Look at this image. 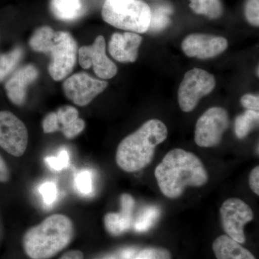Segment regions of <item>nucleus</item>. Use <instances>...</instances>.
Here are the masks:
<instances>
[{
  "mask_svg": "<svg viewBox=\"0 0 259 259\" xmlns=\"http://www.w3.org/2000/svg\"><path fill=\"white\" fill-rule=\"evenodd\" d=\"M155 177L167 198H179L187 187H201L209 175L200 158L194 153L175 148L166 153L155 169Z\"/></svg>",
  "mask_w": 259,
  "mask_h": 259,
  "instance_id": "nucleus-1",
  "label": "nucleus"
},
{
  "mask_svg": "<svg viewBox=\"0 0 259 259\" xmlns=\"http://www.w3.org/2000/svg\"><path fill=\"white\" fill-rule=\"evenodd\" d=\"M74 232V223L69 217L52 214L25 232L24 251L30 259H50L71 243Z\"/></svg>",
  "mask_w": 259,
  "mask_h": 259,
  "instance_id": "nucleus-2",
  "label": "nucleus"
},
{
  "mask_svg": "<svg viewBox=\"0 0 259 259\" xmlns=\"http://www.w3.org/2000/svg\"><path fill=\"white\" fill-rule=\"evenodd\" d=\"M168 136V129L161 120L153 119L122 140L116 152V163L126 172L143 169L152 161L155 148Z\"/></svg>",
  "mask_w": 259,
  "mask_h": 259,
  "instance_id": "nucleus-3",
  "label": "nucleus"
},
{
  "mask_svg": "<svg viewBox=\"0 0 259 259\" xmlns=\"http://www.w3.org/2000/svg\"><path fill=\"white\" fill-rule=\"evenodd\" d=\"M102 17L115 28L144 33L149 28L151 9L141 0H106L102 7Z\"/></svg>",
  "mask_w": 259,
  "mask_h": 259,
  "instance_id": "nucleus-4",
  "label": "nucleus"
},
{
  "mask_svg": "<svg viewBox=\"0 0 259 259\" xmlns=\"http://www.w3.org/2000/svg\"><path fill=\"white\" fill-rule=\"evenodd\" d=\"M77 44L68 32H56L46 54L51 55L49 72L55 81H61L72 72L76 61Z\"/></svg>",
  "mask_w": 259,
  "mask_h": 259,
  "instance_id": "nucleus-5",
  "label": "nucleus"
},
{
  "mask_svg": "<svg viewBox=\"0 0 259 259\" xmlns=\"http://www.w3.org/2000/svg\"><path fill=\"white\" fill-rule=\"evenodd\" d=\"M213 75L203 69L194 68L186 73L178 91L179 105L185 112H192L202 97L215 88Z\"/></svg>",
  "mask_w": 259,
  "mask_h": 259,
  "instance_id": "nucleus-6",
  "label": "nucleus"
},
{
  "mask_svg": "<svg viewBox=\"0 0 259 259\" xmlns=\"http://www.w3.org/2000/svg\"><path fill=\"white\" fill-rule=\"evenodd\" d=\"M228 112L219 107H211L201 116L196 124L194 141L202 148L217 146L229 127Z\"/></svg>",
  "mask_w": 259,
  "mask_h": 259,
  "instance_id": "nucleus-7",
  "label": "nucleus"
},
{
  "mask_svg": "<svg viewBox=\"0 0 259 259\" xmlns=\"http://www.w3.org/2000/svg\"><path fill=\"white\" fill-rule=\"evenodd\" d=\"M28 131L11 112L0 111V147L15 157L23 156L28 145Z\"/></svg>",
  "mask_w": 259,
  "mask_h": 259,
  "instance_id": "nucleus-8",
  "label": "nucleus"
},
{
  "mask_svg": "<svg viewBox=\"0 0 259 259\" xmlns=\"http://www.w3.org/2000/svg\"><path fill=\"white\" fill-rule=\"evenodd\" d=\"M221 222L227 236L238 243L245 241L244 226L253 219V212L248 204L241 199L231 198L221 206Z\"/></svg>",
  "mask_w": 259,
  "mask_h": 259,
  "instance_id": "nucleus-9",
  "label": "nucleus"
},
{
  "mask_svg": "<svg viewBox=\"0 0 259 259\" xmlns=\"http://www.w3.org/2000/svg\"><path fill=\"white\" fill-rule=\"evenodd\" d=\"M78 56L80 66L85 69L93 66L95 74L100 79H112L117 74V66L107 57L105 39L102 35L97 36L93 45L80 48Z\"/></svg>",
  "mask_w": 259,
  "mask_h": 259,
  "instance_id": "nucleus-10",
  "label": "nucleus"
},
{
  "mask_svg": "<svg viewBox=\"0 0 259 259\" xmlns=\"http://www.w3.org/2000/svg\"><path fill=\"white\" fill-rule=\"evenodd\" d=\"M107 85L108 83L106 81L95 79L86 73L81 72L66 79L63 88L69 100L78 106L83 107L101 94L107 88Z\"/></svg>",
  "mask_w": 259,
  "mask_h": 259,
  "instance_id": "nucleus-11",
  "label": "nucleus"
},
{
  "mask_svg": "<svg viewBox=\"0 0 259 259\" xmlns=\"http://www.w3.org/2000/svg\"><path fill=\"white\" fill-rule=\"evenodd\" d=\"M182 48L189 57L207 59L224 52L228 48V41L223 37L205 34H192L182 42Z\"/></svg>",
  "mask_w": 259,
  "mask_h": 259,
  "instance_id": "nucleus-12",
  "label": "nucleus"
},
{
  "mask_svg": "<svg viewBox=\"0 0 259 259\" xmlns=\"http://www.w3.org/2000/svg\"><path fill=\"white\" fill-rule=\"evenodd\" d=\"M141 42L142 37L136 32H115L109 42V52L119 62H135Z\"/></svg>",
  "mask_w": 259,
  "mask_h": 259,
  "instance_id": "nucleus-13",
  "label": "nucleus"
},
{
  "mask_svg": "<svg viewBox=\"0 0 259 259\" xmlns=\"http://www.w3.org/2000/svg\"><path fill=\"white\" fill-rule=\"evenodd\" d=\"M38 76L34 65L28 64L13 73L5 83V90L10 101L16 105H23L26 98L27 88Z\"/></svg>",
  "mask_w": 259,
  "mask_h": 259,
  "instance_id": "nucleus-14",
  "label": "nucleus"
},
{
  "mask_svg": "<svg viewBox=\"0 0 259 259\" xmlns=\"http://www.w3.org/2000/svg\"><path fill=\"white\" fill-rule=\"evenodd\" d=\"M121 211L109 212L104 218L107 231L114 236H120L131 228L135 199L131 194H123L120 197Z\"/></svg>",
  "mask_w": 259,
  "mask_h": 259,
  "instance_id": "nucleus-15",
  "label": "nucleus"
},
{
  "mask_svg": "<svg viewBox=\"0 0 259 259\" xmlns=\"http://www.w3.org/2000/svg\"><path fill=\"white\" fill-rule=\"evenodd\" d=\"M56 115L58 131H61L66 139H74L85 128L84 121L79 118V112L74 107H61Z\"/></svg>",
  "mask_w": 259,
  "mask_h": 259,
  "instance_id": "nucleus-16",
  "label": "nucleus"
},
{
  "mask_svg": "<svg viewBox=\"0 0 259 259\" xmlns=\"http://www.w3.org/2000/svg\"><path fill=\"white\" fill-rule=\"evenodd\" d=\"M212 250L217 259H256L249 250L227 235L214 240Z\"/></svg>",
  "mask_w": 259,
  "mask_h": 259,
  "instance_id": "nucleus-17",
  "label": "nucleus"
},
{
  "mask_svg": "<svg viewBox=\"0 0 259 259\" xmlns=\"http://www.w3.org/2000/svg\"><path fill=\"white\" fill-rule=\"evenodd\" d=\"M51 9L59 20L71 21L81 15L82 5L81 0H51Z\"/></svg>",
  "mask_w": 259,
  "mask_h": 259,
  "instance_id": "nucleus-18",
  "label": "nucleus"
},
{
  "mask_svg": "<svg viewBox=\"0 0 259 259\" xmlns=\"http://www.w3.org/2000/svg\"><path fill=\"white\" fill-rule=\"evenodd\" d=\"M190 7L194 13L209 19L221 18L223 13L221 0H190Z\"/></svg>",
  "mask_w": 259,
  "mask_h": 259,
  "instance_id": "nucleus-19",
  "label": "nucleus"
},
{
  "mask_svg": "<svg viewBox=\"0 0 259 259\" xmlns=\"http://www.w3.org/2000/svg\"><path fill=\"white\" fill-rule=\"evenodd\" d=\"M258 112L245 110L243 114L238 115L235 120V133L237 138L243 139L258 125Z\"/></svg>",
  "mask_w": 259,
  "mask_h": 259,
  "instance_id": "nucleus-20",
  "label": "nucleus"
},
{
  "mask_svg": "<svg viewBox=\"0 0 259 259\" xmlns=\"http://www.w3.org/2000/svg\"><path fill=\"white\" fill-rule=\"evenodd\" d=\"M23 56V49L15 47L11 51L0 54V82L4 81L17 67Z\"/></svg>",
  "mask_w": 259,
  "mask_h": 259,
  "instance_id": "nucleus-21",
  "label": "nucleus"
},
{
  "mask_svg": "<svg viewBox=\"0 0 259 259\" xmlns=\"http://www.w3.org/2000/svg\"><path fill=\"white\" fill-rule=\"evenodd\" d=\"M55 32L49 26H42L37 28L29 40L30 48L36 52L46 54L48 48H49L53 41Z\"/></svg>",
  "mask_w": 259,
  "mask_h": 259,
  "instance_id": "nucleus-22",
  "label": "nucleus"
},
{
  "mask_svg": "<svg viewBox=\"0 0 259 259\" xmlns=\"http://www.w3.org/2000/svg\"><path fill=\"white\" fill-rule=\"evenodd\" d=\"M160 209L155 206H148L145 207L138 216L134 223V229L137 232L148 231L157 221L159 218Z\"/></svg>",
  "mask_w": 259,
  "mask_h": 259,
  "instance_id": "nucleus-23",
  "label": "nucleus"
},
{
  "mask_svg": "<svg viewBox=\"0 0 259 259\" xmlns=\"http://www.w3.org/2000/svg\"><path fill=\"white\" fill-rule=\"evenodd\" d=\"M171 8L167 6L158 7L156 9L151 10V22L148 30L158 32L168 26L170 23L168 15L171 14Z\"/></svg>",
  "mask_w": 259,
  "mask_h": 259,
  "instance_id": "nucleus-24",
  "label": "nucleus"
},
{
  "mask_svg": "<svg viewBox=\"0 0 259 259\" xmlns=\"http://www.w3.org/2000/svg\"><path fill=\"white\" fill-rule=\"evenodd\" d=\"M75 187L81 194L88 195L93 191V175L88 170H83L75 176Z\"/></svg>",
  "mask_w": 259,
  "mask_h": 259,
  "instance_id": "nucleus-25",
  "label": "nucleus"
},
{
  "mask_svg": "<svg viewBox=\"0 0 259 259\" xmlns=\"http://www.w3.org/2000/svg\"><path fill=\"white\" fill-rule=\"evenodd\" d=\"M48 166L55 170L61 171L66 168L69 164L70 156L67 150L61 149L56 156H49L46 158Z\"/></svg>",
  "mask_w": 259,
  "mask_h": 259,
  "instance_id": "nucleus-26",
  "label": "nucleus"
},
{
  "mask_svg": "<svg viewBox=\"0 0 259 259\" xmlns=\"http://www.w3.org/2000/svg\"><path fill=\"white\" fill-rule=\"evenodd\" d=\"M134 259H171V255L165 248H148L141 250Z\"/></svg>",
  "mask_w": 259,
  "mask_h": 259,
  "instance_id": "nucleus-27",
  "label": "nucleus"
},
{
  "mask_svg": "<svg viewBox=\"0 0 259 259\" xmlns=\"http://www.w3.org/2000/svg\"><path fill=\"white\" fill-rule=\"evenodd\" d=\"M245 16L247 21L258 27L259 25V0H246L245 5Z\"/></svg>",
  "mask_w": 259,
  "mask_h": 259,
  "instance_id": "nucleus-28",
  "label": "nucleus"
},
{
  "mask_svg": "<svg viewBox=\"0 0 259 259\" xmlns=\"http://www.w3.org/2000/svg\"><path fill=\"white\" fill-rule=\"evenodd\" d=\"M39 192L42 195V200L47 205H51L55 202L57 197V187L52 182H47L42 184L39 189Z\"/></svg>",
  "mask_w": 259,
  "mask_h": 259,
  "instance_id": "nucleus-29",
  "label": "nucleus"
},
{
  "mask_svg": "<svg viewBox=\"0 0 259 259\" xmlns=\"http://www.w3.org/2000/svg\"><path fill=\"white\" fill-rule=\"evenodd\" d=\"M42 130L45 134H52L57 132L58 125L56 112H50L42 120Z\"/></svg>",
  "mask_w": 259,
  "mask_h": 259,
  "instance_id": "nucleus-30",
  "label": "nucleus"
},
{
  "mask_svg": "<svg viewBox=\"0 0 259 259\" xmlns=\"http://www.w3.org/2000/svg\"><path fill=\"white\" fill-rule=\"evenodd\" d=\"M241 105L247 110L258 112L259 98L258 95L246 94L243 95L241 99Z\"/></svg>",
  "mask_w": 259,
  "mask_h": 259,
  "instance_id": "nucleus-31",
  "label": "nucleus"
},
{
  "mask_svg": "<svg viewBox=\"0 0 259 259\" xmlns=\"http://www.w3.org/2000/svg\"><path fill=\"white\" fill-rule=\"evenodd\" d=\"M249 187L256 195H259V167L255 166L250 171L249 175Z\"/></svg>",
  "mask_w": 259,
  "mask_h": 259,
  "instance_id": "nucleus-32",
  "label": "nucleus"
},
{
  "mask_svg": "<svg viewBox=\"0 0 259 259\" xmlns=\"http://www.w3.org/2000/svg\"><path fill=\"white\" fill-rule=\"evenodd\" d=\"M10 179V171L4 158L0 154V182L5 183Z\"/></svg>",
  "mask_w": 259,
  "mask_h": 259,
  "instance_id": "nucleus-33",
  "label": "nucleus"
},
{
  "mask_svg": "<svg viewBox=\"0 0 259 259\" xmlns=\"http://www.w3.org/2000/svg\"><path fill=\"white\" fill-rule=\"evenodd\" d=\"M59 259H83V254L81 250H72L66 252Z\"/></svg>",
  "mask_w": 259,
  "mask_h": 259,
  "instance_id": "nucleus-34",
  "label": "nucleus"
},
{
  "mask_svg": "<svg viewBox=\"0 0 259 259\" xmlns=\"http://www.w3.org/2000/svg\"><path fill=\"white\" fill-rule=\"evenodd\" d=\"M135 253H136V250L133 249H129L125 250V252H123L122 253V256H123L124 259H131L134 256Z\"/></svg>",
  "mask_w": 259,
  "mask_h": 259,
  "instance_id": "nucleus-35",
  "label": "nucleus"
},
{
  "mask_svg": "<svg viewBox=\"0 0 259 259\" xmlns=\"http://www.w3.org/2000/svg\"><path fill=\"white\" fill-rule=\"evenodd\" d=\"M99 259H116L115 257L112 256V255H107V256L102 257L101 258Z\"/></svg>",
  "mask_w": 259,
  "mask_h": 259,
  "instance_id": "nucleus-36",
  "label": "nucleus"
}]
</instances>
